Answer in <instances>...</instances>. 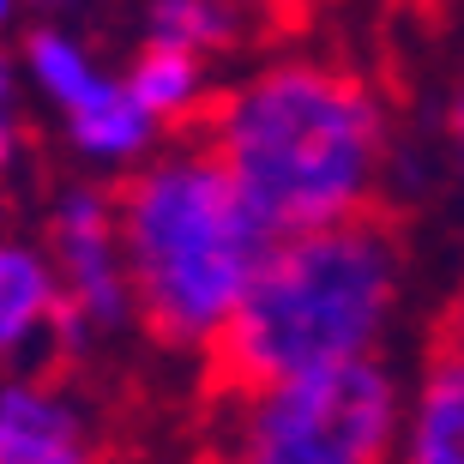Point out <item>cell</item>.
Instances as JSON below:
<instances>
[{
	"instance_id": "52a82bcc",
	"label": "cell",
	"mask_w": 464,
	"mask_h": 464,
	"mask_svg": "<svg viewBox=\"0 0 464 464\" xmlns=\"http://www.w3.org/2000/svg\"><path fill=\"white\" fill-rule=\"evenodd\" d=\"M79 416L36 386L0 392V464H72L85 459Z\"/></svg>"
},
{
	"instance_id": "7a4b0ae2",
	"label": "cell",
	"mask_w": 464,
	"mask_h": 464,
	"mask_svg": "<svg viewBox=\"0 0 464 464\" xmlns=\"http://www.w3.org/2000/svg\"><path fill=\"white\" fill-rule=\"evenodd\" d=\"M206 127L211 157L277 236L374 211L386 115L374 91L350 72L308 61L272 67L236 97L211 103Z\"/></svg>"
},
{
	"instance_id": "2e32d148",
	"label": "cell",
	"mask_w": 464,
	"mask_h": 464,
	"mask_svg": "<svg viewBox=\"0 0 464 464\" xmlns=\"http://www.w3.org/2000/svg\"><path fill=\"white\" fill-rule=\"evenodd\" d=\"M6 13H13V0H0V18H6Z\"/></svg>"
},
{
	"instance_id": "277c9868",
	"label": "cell",
	"mask_w": 464,
	"mask_h": 464,
	"mask_svg": "<svg viewBox=\"0 0 464 464\" xmlns=\"http://www.w3.org/2000/svg\"><path fill=\"white\" fill-rule=\"evenodd\" d=\"M211 434H236L218 452L259 464H374L392 452L398 386L374 356L302 368L247 398L206 404Z\"/></svg>"
},
{
	"instance_id": "8fae6325",
	"label": "cell",
	"mask_w": 464,
	"mask_h": 464,
	"mask_svg": "<svg viewBox=\"0 0 464 464\" xmlns=\"http://www.w3.org/2000/svg\"><path fill=\"white\" fill-rule=\"evenodd\" d=\"M236 13L229 0H151V36L157 43H175V49H229L236 43Z\"/></svg>"
},
{
	"instance_id": "ba28073f",
	"label": "cell",
	"mask_w": 464,
	"mask_h": 464,
	"mask_svg": "<svg viewBox=\"0 0 464 464\" xmlns=\"http://www.w3.org/2000/svg\"><path fill=\"white\" fill-rule=\"evenodd\" d=\"M67 127L91 157H127V151H139V145L151 139L157 115L139 103L127 85H103V79H97V85L67 109Z\"/></svg>"
},
{
	"instance_id": "7c38bea8",
	"label": "cell",
	"mask_w": 464,
	"mask_h": 464,
	"mask_svg": "<svg viewBox=\"0 0 464 464\" xmlns=\"http://www.w3.org/2000/svg\"><path fill=\"white\" fill-rule=\"evenodd\" d=\"M31 67H36L43 91H49L61 109H72L91 85H97V72L85 67V54L72 49L67 36H54V31H36V36H31Z\"/></svg>"
},
{
	"instance_id": "6da1fadb",
	"label": "cell",
	"mask_w": 464,
	"mask_h": 464,
	"mask_svg": "<svg viewBox=\"0 0 464 464\" xmlns=\"http://www.w3.org/2000/svg\"><path fill=\"white\" fill-rule=\"evenodd\" d=\"M398 277L404 254L380 211L277 236L229 320L206 338V404L368 356L398 308Z\"/></svg>"
},
{
	"instance_id": "e0dca14e",
	"label": "cell",
	"mask_w": 464,
	"mask_h": 464,
	"mask_svg": "<svg viewBox=\"0 0 464 464\" xmlns=\"http://www.w3.org/2000/svg\"><path fill=\"white\" fill-rule=\"evenodd\" d=\"M49 6H67V0H49Z\"/></svg>"
},
{
	"instance_id": "8992f818",
	"label": "cell",
	"mask_w": 464,
	"mask_h": 464,
	"mask_svg": "<svg viewBox=\"0 0 464 464\" xmlns=\"http://www.w3.org/2000/svg\"><path fill=\"white\" fill-rule=\"evenodd\" d=\"M404 459L416 464H464V350L440 344L422 368L404 429Z\"/></svg>"
},
{
	"instance_id": "9a60e30c",
	"label": "cell",
	"mask_w": 464,
	"mask_h": 464,
	"mask_svg": "<svg viewBox=\"0 0 464 464\" xmlns=\"http://www.w3.org/2000/svg\"><path fill=\"white\" fill-rule=\"evenodd\" d=\"M440 344L464 350V290L452 295V308H447V326H440Z\"/></svg>"
},
{
	"instance_id": "30bf717a",
	"label": "cell",
	"mask_w": 464,
	"mask_h": 464,
	"mask_svg": "<svg viewBox=\"0 0 464 464\" xmlns=\"http://www.w3.org/2000/svg\"><path fill=\"white\" fill-rule=\"evenodd\" d=\"M127 91H133V97L151 109L157 121L188 115V109L199 103V54H193V49H175V43H151V49L139 54V67H133V79H127Z\"/></svg>"
},
{
	"instance_id": "5bb4252c",
	"label": "cell",
	"mask_w": 464,
	"mask_h": 464,
	"mask_svg": "<svg viewBox=\"0 0 464 464\" xmlns=\"http://www.w3.org/2000/svg\"><path fill=\"white\" fill-rule=\"evenodd\" d=\"M447 145H452V169L464 181V85L452 91V103H447Z\"/></svg>"
},
{
	"instance_id": "5b68a950",
	"label": "cell",
	"mask_w": 464,
	"mask_h": 464,
	"mask_svg": "<svg viewBox=\"0 0 464 464\" xmlns=\"http://www.w3.org/2000/svg\"><path fill=\"white\" fill-rule=\"evenodd\" d=\"M54 241H61V266H67V295L97 320V326H121L133 308L127 290V266L115 247V211L103 193H67L54 211Z\"/></svg>"
},
{
	"instance_id": "4fadbf2b",
	"label": "cell",
	"mask_w": 464,
	"mask_h": 464,
	"mask_svg": "<svg viewBox=\"0 0 464 464\" xmlns=\"http://www.w3.org/2000/svg\"><path fill=\"white\" fill-rule=\"evenodd\" d=\"M18 151V121H13V61L0 54V163H13Z\"/></svg>"
},
{
	"instance_id": "9c48e42d",
	"label": "cell",
	"mask_w": 464,
	"mask_h": 464,
	"mask_svg": "<svg viewBox=\"0 0 464 464\" xmlns=\"http://www.w3.org/2000/svg\"><path fill=\"white\" fill-rule=\"evenodd\" d=\"M54 277L31 247H0V350H18L54 308Z\"/></svg>"
},
{
	"instance_id": "3957f363",
	"label": "cell",
	"mask_w": 464,
	"mask_h": 464,
	"mask_svg": "<svg viewBox=\"0 0 464 464\" xmlns=\"http://www.w3.org/2000/svg\"><path fill=\"white\" fill-rule=\"evenodd\" d=\"M109 211L127 290L157 344H206L277 241L211 151L121 181Z\"/></svg>"
}]
</instances>
